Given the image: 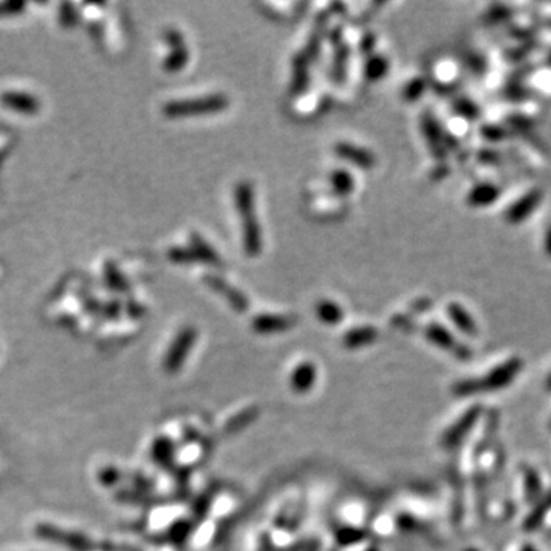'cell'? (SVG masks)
<instances>
[{"instance_id": "3957f363", "label": "cell", "mask_w": 551, "mask_h": 551, "mask_svg": "<svg viewBox=\"0 0 551 551\" xmlns=\"http://www.w3.org/2000/svg\"><path fill=\"white\" fill-rule=\"evenodd\" d=\"M478 417H480V409L478 408H472L469 410L467 414L462 415L460 420L455 423L452 428L447 430L444 435H443V446L444 447H455L458 446L467 433L472 430V428L475 426Z\"/></svg>"}, {"instance_id": "cb8c5ba5", "label": "cell", "mask_w": 551, "mask_h": 551, "mask_svg": "<svg viewBox=\"0 0 551 551\" xmlns=\"http://www.w3.org/2000/svg\"><path fill=\"white\" fill-rule=\"evenodd\" d=\"M168 259L175 263H190V262L198 261V257L192 248L176 247L168 252Z\"/></svg>"}, {"instance_id": "4316f807", "label": "cell", "mask_w": 551, "mask_h": 551, "mask_svg": "<svg viewBox=\"0 0 551 551\" xmlns=\"http://www.w3.org/2000/svg\"><path fill=\"white\" fill-rule=\"evenodd\" d=\"M543 248H545V253L551 257V227L547 230L545 240H543Z\"/></svg>"}, {"instance_id": "5bb4252c", "label": "cell", "mask_w": 551, "mask_h": 551, "mask_svg": "<svg viewBox=\"0 0 551 551\" xmlns=\"http://www.w3.org/2000/svg\"><path fill=\"white\" fill-rule=\"evenodd\" d=\"M423 134L428 139V143L430 144V149L433 150L435 155H439L441 150H443V143H441V132L437 121L433 120L432 115H424L423 116Z\"/></svg>"}, {"instance_id": "44dd1931", "label": "cell", "mask_w": 551, "mask_h": 551, "mask_svg": "<svg viewBox=\"0 0 551 551\" xmlns=\"http://www.w3.org/2000/svg\"><path fill=\"white\" fill-rule=\"evenodd\" d=\"M308 80H310V76H308L306 60H304V58H297V60L294 62V76L291 83L292 92L296 94L304 92L305 87L308 86Z\"/></svg>"}, {"instance_id": "9a60e30c", "label": "cell", "mask_w": 551, "mask_h": 551, "mask_svg": "<svg viewBox=\"0 0 551 551\" xmlns=\"http://www.w3.org/2000/svg\"><path fill=\"white\" fill-rule=\"evenodd\" d=\"M329 181L334 192L340 196H348L349 193H352V190H354L356 186L352 175L348 173L347 170H343V168H337V170L331 173Z\"/></svg>"}, {"instance_id": "484cf974", "label": "cell", "mask_w": 551, "mask_h": 551, "mask_svg": "<svg viewBox=\"0 0 551 551\" xmlns=\"http://www.w3.org/2000/svg\"><path fill=\"white\" fill-rule=\"evenodd\" d=\"M164 40L172 46V49L184 46V37L176 29H167L164 33Z\"/></svg>"}, {"instance_id": "d4e9b609", "label": "cell", "mask_w": 551, "mask_h": 551, "mask_svg": "<svg viewBox=\"0 0 551 551\" xmlns=\"http://www.w3.org/2000/svg\"><path fill=\"white\" fill-rule=\"evenodd\" d=\"M423 89H424V82L420 78H417L412 83H409V86L406 87V91H404V97H406L409 101H414L420 97Z\"/></svg>"}, {"instance_id": "30bf717a", "label": "cell", "mask_w": 551, "mask_h": 551, "mask_svg": "<svg viewBox=\"0 0 551 551\" xmlns=\"http://www.w3.org/2000/svg\"><path fill=\"white\" fill-rule=\"evenodd\" d=\"M499 196V190L491 186V184H482V186L475 187L472 192H470L467 201L473 207H484V205L493 204Z\"/></svg>"}, {"instance_id": "ffe728a7", "label": "cell", "mask_w": 551, "mask_h": 551, "mask_svg": "<svg viewBox=\"0 0 551 551\" xmlns=\"http://www.w3.org/2000/svg\"><path fill=\"white\" fill-rule=\"evenodd\" d=\"M376 337H377L376 329L371 326H365V328L352 329L351 333H348L347 337H344V342H347L348 347H360V344H367L372 340H376Z\"/></svg>"}, {"instance_id": "603a6c76", "label": "cell", "mask_w": 551, "mask_h": 551, "mask_svg": "<svg viewBox=\"0 0 551 551\" xmlns=\"http://www.w3.org/2000/svg\"><path fill=\"white\" fill-rule=\"evenodd\" d=\"M550 505H551V496H548L545 501H542L538 507H536L532 513V516L525 521L527 530H533V528H536V525H538L541 521L545 518V513L550 509Z\"/></svg>"}, {"instance_id": "9c48e42d", "label": "cell", "mask_w": 551, "mask_h": 551, "mask_svg": "<svg viewBox=\"0 0 551 551\" xmlns=\"http://www.w3.org/2000/svg\"><path fill=\"white\" fill-rule=\"evenodd\" d=\"M292 325V320L285 315H273L265 314L256 317L253 322V326L259 333H279V331L288 329Z\"/></svg>"}, {"instance_id": "5b68a950", "label": "cell", "mask_w": 551, "mask_h": 551, "mask_svg": "<svg viewBox=\"0 0 551 551\" xmlns=\"http://www.w3.org/2000/svg\"><path fill=\"white\" fill-rule=\"evenodd\" d=\"M542 201V192L541 190H532L527 195L521 198L519 201L514 202L511 207L507 211V220L511 224L523 222L525 218H528L536 210V207Z\"/></svg>"}, {"instance_id": "6da1fadb", "label": "cell", "mask_w": 551, "mask_h": 551, "mask_svg": "<svg viewBox=\"0 0 551 551\" xmlns=\"http://www.w3.org/2000/svg\"><path fill=\"white\" fill-rule=\"evenodd\" d=\"M523 367L519 358H511L504 365L495 367L481 380H462L453 385V394L458 396H470L481 392H493L509 386Z\"/></svg>"}, {"instance_id": "277c9868", "label": "cell", "mask_w": 551, "mask_h": 551, "mask_svg": "<svg viewBox=\"0 0 551 551\" xmlns=\"http://www.w3.org/2000/svg\"><path fill=\"white\" fill-rule=\"evenodd\" d=\"M205 283H207L210 288H213L215 291L220 292L222 296L229 300L230 305L234 308L236 311H247L248 310V300L247 297L242 294L239 290L234 288V286L227 283L225 279L215 276V274H209L204 277Z\"/></svg>"}, {"instance_id": "2e32d148", "label": "cell", "mask_w": 551, "mask_h": 551, "mask_svg": "<svg viewBox=\"0 0 551 551\" xmlns=\"http://www.w3.org/2000/svg\"><path fill=\"white\" fill-rule=\"evenodd\" d=\"M315 313H317V317L322 322L329 323V325H335V323H339L343 317L342 308L335 302H333V300H322V302H319L317 306H315Z\"/></svg>"}, {"instance_id": "52a82bcc", "label": "cell", "mask_w": 551, "mask_h": 551, "mask_svg": "<svg viewBox=\"0 0 551 551\" xmlns=\"http://www.w3.org/2000/svg\"><path fill=\"white\" fill-rule=\"evenodd\" d=\"M242 240L248 256H257L262 252V229L256 216L242 219Z\"/></svg>"}, {"instance_id": "8fae6325", "label": "cell", "mask_w": 551, "mask_h": 551, "mask_svg": "<svg viewBox=\"0 0 551 551\" xmlns=\"http://www.w3.org/2000/svg\"><path fill=\"white\" fill-rule=\"evenodd\" d=\"M193 340H195V331L192 328L181 331L180 335L176 337L173 347L170 348V352H168V362H170V365L176 363L178 360L186 356V352L190 349V347H192Z\"/></svg>"}, {"instance_id": "4fadbf2b", "label": "cell", "mask_w": 551, "mask_h": 551, "mask_svg": "<svg viewBox=\"0 0 551 551\" xmlns=\"http://www.w3.org/2000/svg\"><path fill=\"white\" fill-rule=\"evenodd\" d=\"M449 315H451L452 322L462 331V333L469 334V335L476 334V325L472 319V315H470L461 305L451 304L449 305Z\"/></svg>"}, {"instance_id": "83f0119b", "label": "cell", "mask_w": 551, "mask_h": 551, "mask_svg": "<svg viewBox=\"0 0 551 551\" xmlns=\"http://www.w3.org/2000/svg\"><path fill=\"white\" fill-rule=\"evenodd\" d=\"M523 551H536V550H534L532 545H525V547L523 548Z\"/></svg>"}, {"instance_id": "d6986e66", "label": "cell", "mask_w": 551, "mask_h": 551, "mask_svg": "<svg viewBox=\"0 0 551 551\" xmlns=\"http://www.w3.org/2000/svg\"><path fill=\"white\" fill-rule=\"evenodd\" d=\"M187 62H189V51L186 45L180 48H173L172 53L166 57L164 69L167 72H178L182 68H186Z\"/></svg>"}, {"instance_id": "7402d4cb", "label": "cell", "mask_w": 551, "mask_h": 551, "mask_svg": "<svg viewBox=\"0 0 551 551\" xmlns=\"http://www.w3.org/2000/svg\"><path fill=\"white\" fill-rule=\"evenodd\" d=\"M347 64H348V48L343 46L337 51L335 62L333 66V76L337 82L344 80V73H347Z\"/></svg>"}, {"instance_id": "7a4b0ae2", "label": "cell", "mask_w": 551, "mask_h": 551, "mask_svg": "<svg viewBox=\"0 0 551 551\" xmlns=\"http://www.w3.org/2000/svg\"><path fill=\"white\" fill-rule=\"evenodd\" d=\"M229 106V98L222 94H211L207 97L193 100H176L164 105L163 112L168 119H182V116H201L218 114Z\"/></svg>"}, {"instance_id": "ba28073f", "label": "cell", "mask_w": 551, "mask_h": 551, "mask_svg": "<svg viewBox=\"0 0 551 551\" xmlns=\"http://www.w3.org/2000/svg\"><path fill=\"white\" fill-rule=\"evenodd\" d=\"M234 204L240 219L254 216V190L252 182L240 181L234 189Z\"/></svg>"}, {"instance_id": "ac0fdd59", "label": "cell", "mask_w": 551, "mask_h": 551, "mask_svg": "<svg viewBox=\"0 0 551 551\" xmlns=\"http://www.w3.org/2000/svg\"><path fill=\"white\" fill-rule=\"evenodd\" d=\"M426 334H428V339L435 343L439 348H443V349H453L455 348L453 335L444 326L430 325L428 328V331H426Z\"/></svg>"}, {"instance_id": "f1b7e54d", "label": "cell", "mask_w": 551, "mask_h": 551, "mask_svg": "<svg viewBox=\"0 0 551 551\" xmlns=\"http://www.w3.org/2000/svg\"><path fill=\"white\" fill-rule=\"evenodd\" d=\"M547 387L551 391V376H550V378H548V381H547Z\"/></svg>"}, {"instance_id": "e0dca14e", "label": "cell", "mask_w": 551, "mask_h": 551, "mask_svg": "<svg viewBox=\"0 0 551 551\" xmlns=\"http://www.w3.org/2000/svg\"><path fill=\"white\" fill-rule=\"evenodd\" d=\"M389 71V62L381 55H372L367 58L365 64V77L369 82H377V80L383 78Z\"/></svg>"}, {"instance_id": "8992f818", "label": "cell", "mask_w": 551, "mask_h": 551, "mask_svg": "<svg viewBox=\"0 0 551 551\" xmlns=\"http://www.w3.org/2000/svg\"><path fill=\"white\" fill-rule=\"evenodd\" d=\"M335 153L340 158L347 159L348 163L362 168H371L374 164H376V157H374V153L371 150L349 143H337Z\"/></svg>"}, {"instance_id": "7c38bea8", "label": "cell", "mask_w": 551, "mask_h": 551, "mask_svg": "<svg viewBox=\"0 0 551 551\" xmlns=\"http://www.w3.org/2000/svg\"><path fill=\"white\" fill-rule=\"evenodd\" d=\"M190 244H192V250L195 252L198 261H204L207 263H211V265H220V259L218 253L200 236V234L193 233L192 236H190Z\"/></svg>"}, {"instance_id": "f546056e", "label": "cell", "mask_w": 551, "mask_h": 551, "mask_svg": "<svg viewBox=\"0 0 551 551\" xmlns=\"http://www.w3.org/2000/svg\"><path fill=\"white\" fill-rule=\"evenodd\" d=\"M467 551H476V550H467Z\"/></svg>"}]
</instances>
